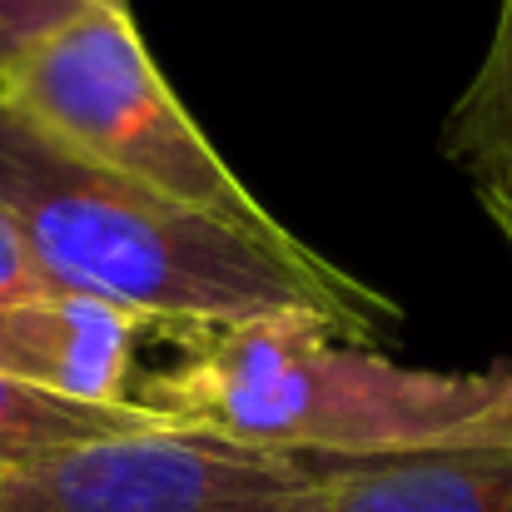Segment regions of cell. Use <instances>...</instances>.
<instances>
[{
    "label": "cell",
    "mask_w": 512,
    "mask_h": 512,
    "mask_svg": "<svg viewBox=\"0 0 512 512\" xmlns=\"http://www.w3.org/2000/svg\"><path fill=\"white\" fill-rule=\"evenodd\" d=\"M0 209L60 294L135 314L145 329L224 334L259 319H319L373 339L393 304L319 259L299 234L259 239L85 160L0 100Z\"/></svg>",
    "instance_id": "6da1fadb"
},
{
    "label": "cell",
    "mask_w": 512,
    "mask_h": 512,
    "mask_svg": "<svg viewBox=\"0 0 512 512\" xmlns=\"http://www.w3.org/2000/svg\"><path fill=\"white\" fill-rule=\"evenodd\" d=\"M160 418L299 463H383L512 443V368H413L319 319L199 334L140 393Z\"/></svg>",
    "instance_id": "7a4b0ae2"
},
{
    "label": "cell",
    "mask_w": 512,
    "mask_h": 512,
    "mask_svg": "<svg viewBox=\"0 0 512 512\" xmlns=\"http://www.w3.org/2000/svg\"><path fill=\"white\" fill-rule=\"evenodd\" d=\"M0 100L85 160L130 174L209 219L259 239H294L179 105L125 0H95L20 50L0 70Z\"/></svg>",
    "instance_id": "3957f363"
},
{
    "label": "cell",
    "mask_w": 512,
    "mask_h": 512,
    "mask_svg": "<svg viewBox=\"0 0 512 512\" xmlns=\"http://www.w3.org/2000/svg\"><path fill=\"white\" fill-rule=\"evenodd\" d=\"M314 463L170 418L0 468V512H314Z\"/></svg>",
    "instance_id": "277c9868"
},
{
    "label": "cell",
    "mask_w": 512,
    "mask_h": 512,
    "mask_svg": "<svg viewBox=\"0 0 512 512\" xmlns=\"http://www.w3.org/2000/svg\"><path fill=\"white\" fill-rule=\"evenodd\" d=\"M145 324L85 294L0 304V373L85 403H135L130 373Z\"/></svg>",
    "instance_id": "5b68a950"
},
{
    "label": "cell",
    "mask_w": 512,
    "mask_h": 512,
    "mask_svg": "<svg viewBox=\"0 0 512 512\" xmlns=\"http://www.w3.org/2000/svg\"><path fill=\"white\" fill-rule=\"evenodd\" d=\"M314 473V512H512V443L383 463H314Z\"/></svg>",
    "instance_id": "8992f818"
},
{
    "label": "cell",
    "mask_w": 512,
    "mask_h": 512,
    "mask_svg": "<svg viewBox=\"0 0 512 512\" xmlns=\"http://www.w3.org/2000/svg\"><path fill=\"white\" fill-rule=\"evenodd\" d=\"M155 418L160 413L145 408L140 398L135 403H85V398H65L40 383L0 373V468H20L45 453L110 438V433L155 423Z\"/></svg>",
    "instance_id": "52a82bcc"
},
{
    "label": "cell",
    "mask_w": 512,
    "mask_h": 512,
    "mask_svg": "<svg viewBox=\"0 0 512 512\" xmlns=\"http://www.w3.org/2000/svg\"><path fill=\"white\" fill-rule=\"evenodd\" d=\"M508 115H512V0H498L483 65H478V75L468 80V90L458 95V105H453V115H448V130H443L448 155H463L473 140H483V135H488L493 125H503Z\"/></svg>",
    "instance_id": "ba28073f"
},
{
    "label": "cell",
    "mask_w": 512,
    "mask_h": 512,
    "mask_svg": "<svg viewBox=\"0 0 512 512\" xmlns=\"http://www.w3.org/2000/svg\"><path fill=\"white\" fill-rule=\"evenodd\" d=\"M90 5L95 0H0V70Z\"/></svg>",
    "instance_id": "9c48e42d"
},
{
    "label": "cell",
    "mask_w": 512,
    "mask_h": 512,
    "mask_svg": "<svg viewBox=\"0 0 512 512\" xmlns=\"http://www.w3.org/2000/svg\"><path fill=\"white\" fill-rule=\"evenodd\" d=\"M40 294H55V284L45 279V269L35 264L25 234L10 224V214L0 209V304H15V299H40Z\"/></svg>",
    "instance_id": "30bf717a"
},
{
    "label": "cell",
    "mask_w": 512,
    "mask_h": 512,
    "mask_svg": "<svg viewBox=\"0 0 512 512\" xmlns=\"http://www.w3.org/2000/svg\"><path fill=\"white\" fill-rule=\"evenodd\" d=\"M453 160L468 170L473 184L478 179H503V184H512V115L503 125H493L483 140H473L463 155H453Z\"/></svg>",
    "instance_id": "8fae6325"
},
{
    "label": "cell",
    "mask_w": 512,
    "mask_h": 512,
    "mask_svg": "<svg viewBox=\"0 0 512 512\" xmlns=\"http://www.w3.org/2000/svg\"><path fill=\"white\" fill-rule=\"evenodd\" d=\"M478 199L493 214V224L503 229V239L512 244V184H503V179H478Z\"/></svg>",
    "instance_id": "7c38bea8"
}]
</instances>
